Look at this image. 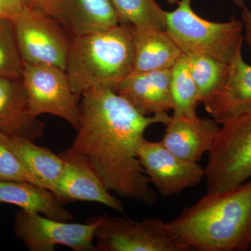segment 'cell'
I'll return each mask as SVG.
<instances>
[{
    "label": "cell",
    "mask_w": 251,
    "mask_h": 251,
    "mask_svg": "<svg viewBox=\"0 0 251 251\" xmlns=\"http://www.w3.org/2000/svg\"><path fill=\"white\" fill-rule=\"evenodd\" d=\"M120 24L133 27L166 28L167 11L156 0H110Z\"/></svg>",
    "instance_id": "44dd1931"
},
{
    "label": "cell",
    "mask_w": 251,
    "mask_h": 251,
    "mask_svg": "<svg viewBox=\"0 0 251 251\" xmlns=\"http://www.w3.org/2000/svg\"><path fill=\"white\" fill-rule=\"evenodd\" d=\"M29 4L31 6L34 8H38L40 6L41 4H44L46 0H27Z\"/></svg>",
    "instance_id": "4316f807"
},
{
    "label": "cell",
    "mask_w": 251,
    "mask_h": 251,
    "mask_svg": "<svg viewBox=\"0 0 251 251\" xmlns=\"http://www.w3.org/2000/svg\"><path fill=\"white\" fill-rule=\"evenodd\" d=\"M59 155L65 161V168L52 193L63 204L75 201L97 202L126 215L121 201L107 189L85 156L68 150Z\"/></svg>",
    "instance_id": "8fae6325"
},
{
    "label": "cell",
    "mask_w": 251,
    "mask_h": 251,
    "mask_svg": "<svg viewBox=\"0 0 251 251\" xmlns=\"http://www.w3.org/2000/svg\"><path fill=\"white\" fill-rule=\"evenodd\" d=\"M98 251H188L168 223L158 218L140 222L121 216H100L95 232Z\"/></svg>",
    "instance_id": "52a82bcc"
},
{
    "label": "cell",
    "mask_w": 251,
    "mask_h": 251,
    "mask_svg": "<svg viewBox=\"0 0 251 251\" xmlns=\"http://www.w3.org/2000/svg\"><path fill=\"white\" fill-rule=\"evenodd\" d=\"M133 27L119 24L108 30L72 38L65 72L77 98L99 87L113 90L133 68Z\"/></svg>",
    "instance_id": "3957f363"
},
{
    "label": "cell",
    "mask_w": 251,
    "mask_h": 251,
    "mask_svg": "<svg viewBox=\"0 0 251 251\" xmlns=\"http://www.w3.org/2000/svg\"><path fill=\"white\" fill-rule=\"evenodd\" d=\"M232 2L234 3V4H237V6H240V7H242L244 5V1L245 0H230Z\"/></svg>",
    "instance_id": "83f0119b"
},
{
    "label": "cell",
    "mask_w": 251,
    "mask_h": 251,
    "mask_svg": "<svg viewBox=\"0 0 251 251\" xmlns=\"http://www.w3.org/2000/svg\"><path fill=\"white\" fill-rule=\"evenodd\" d=\"M166 31L182 53L204 55L229 64L244 41V25L232 17L224 23L211 22L193 11L191 0H180L167 11Z\"/></svg>",
    "instance_id": "277c9868"
},
{
    "label": "cell",
    "mask_w": 251,
    "mask_h": 251,
    "mask_svg": "<svg viewBox=\"0 0 251 251\" xmlns=\"http://www.w3.org/2000/svg\"><path fill=\"white\" fill-rule=\"evenodd\" d=\"M45 131V125L33 116L22 78L0 77V132L34 140Z\"/></svg>",
    "instance_id": "2e32d148"
},
{
    "label": "cell",
    "mask_w": 251,
    "mask_h": 251,
    "mask_svg": "<svg viewBox=\"0 0 251 251\" xmlns=\"http://www.w3.org/2000/svg\"><path fill=\"white\" fill-rule=\"evenodd\" d=\"M172 69L130 73L113 89L144 116L173 110Z\"/></svg>",
    "instance_id": "4fadbf2b"
},
{
    "label": "cell",
    "mask_w": 251,
    "mask_h": 251,
    "mask_svg": "<svg viewBox=\"0 0 251 251\" xmlns=\"http://www.w3.org/2000/svg\"><path fill=\"white\" fill-rule=\"evenodd\" d=\"M168 225L189 251H251V179L228 189L207 192Z\"/></svg>",
    "instance_id": "7a4b0ae2"
},
{
    "label": "cell",
    "mask_w": 251,
    "mask_h": 251,
    "mask_svg": "<svg viewBox=\"0 0 251 251\" xmlns=\"http://www.w3.org/2000/svg\"><path fill=\"white\" fill-rule=\"evenodd\" d=\"M204 105L219 125L251 110V66L243 59L242 48L229 63L222 85Z\"/></svg>",
    "instance_id": "9a60e30c"
},
{
    "label": "cell",
    "mask_w": 251,
    "mask_h": 251,
    "mask_svg": "<svg viewBox=\"0 0 251 251\" xmlns=\"http://www.w3.org/2000/svg\"><path fill=\"white\" fill-rule=\"evenodd\" d=\"M36 9L56 20L72 38L108 30L120 24L110 0H46Z\"/></svg>",
    "instance_id": "7c38bea8"
},
{
    "label": "cell",
    "mask_w": 251,
    "mask_h": 251,
    "mask_svg": "<svg viewBox=\"0 0 251 251\" xmlns=\"http://www.w3.org/2000/svg\"><path fill=\"white\" fill-rule=\"evenodd\" d=\"M241 13V21L244 25V39L251 50V11L244 5Z\"/></svg>",
    "instance_id": "484cf974"
},
{
    "label": "cell",
    "mask_w": 251,
    "mask_h": 251,
    "mask_svg": "<svg viewBox=\"0 0 251 251\" xmlns=\"http://www.w3.org/2000/svg\"><path fill=\"white\" fill-rule=\"evenodd\" d=\"M187 56L200 101L204 104L222 85L227 75L228 64L208 56Z\"/></svg>",
    "instance_id": "7402d4cb"
},
{
    "label": "cell",
    "mask_w": 251,
    "mask_h": 251,
    "mask_svg": "<svg viewBox=\"0 0 251 251\" xmlns=\"http://www.w3.org/2000/svg\"><path fill=\"white\" fill-rule=\"evenodd\" d=\"M219 125L213 118L173 115L161 142L180 158L198 163L212 148L221 128Z\"/></svg>",
    "instance_id": "5bb4252c"
},
{
    "label": "cell",
    "mask_w": 251,
    "mask_h": 251,
    "mask_svg": "<svg viewBox=\"0 0 251 251\" xmlns=\"http://www.w3.org/2000/svg\"><path fill=\"white\" fill-rule=\"evenodd\" d=\"M133 51L130 73L172 69L183 54L166 30L152 27H133Z\"/></svg>",
    "instance_id": "e0dca14e"
},
{
    "label": "cell",
    "mask_w": 251,
    "mask_h": 251,
    "mask_svg": "<svg viewBox=\"0 0 251 251\" xmlns=\"http://www.w3.org/2000/svg\"><path fill=\"white\" fill-rule=\"evenodd\" d=\"M23 69L12 21L0 19V77L22 78Z\"/></svg>",
    "instance_id": "603a6c76"
},
{
    "label": "cell",
    "mask_w": 251,
    "mask_h": 251,
    "mask_svg": "<svg viewBox=\"0 0 251 251\" xmlns=\"http://www.w3.org/2000/svg\"><path fill=\"white\" fill-rule=\"evenodd\" d=\"M171 93L173 99V115L193 117L197 115L200 101L189 59L183 53L172 68Z\"/></svg>",
    "instance_id": "ffe728a7"
},
{
    "label": "cell",
    "mask_w": 251,
    "mask_h": 251,
    "mask_svg": "<svg viewBox=\"0 0 251 251\" xmlns=\"http://www.w3.org/2000/svg\"><path fill=\"white\" fill-rule=\"evenodd\" d=\"M100 216L87 224L69 223L49 219L41 214L21 211L16 214L15 232L31 251H53L57 245L74 251H93L96 229Z\"/></svg>",
    "instance_id": "9c48e42d"
},
{
    "label": "cell",
    "mask_w": 251,
    "mask_h": 251,
    "mask_svg": "<svg viewBox=\"0 0 251 251\" xmlns=\"http://www.w3.org/2000/svg\"><path fill=\"white\" fill-rule=\"evenodd\" d=\"M27 181L39 186L15 153L9 135L0 132V181Z\"/></svg>",
    "instance_id": "cb8c5ba5"
},
{
    "label": "cell",
    "mask_w": 251,
    "mask_h": 251,
    "mask_svg": "<svg viewBox=\"0 0 251 251\" xmlns=\"http://www.w3.org/2000/svg\"><path fill=\"white\" fill-rule=\"evenodd\" d=\"M22 80L33 116L50 114L77 129L80 120L79 99L73 92L65 70L24 63Z\"/></svg>",
    "instance_id": "ba28073f"
},
{
    "label": "cell",
    "mask_w": 251,
    "mask_h": 251,
    "mask_svg": "<svg viewBox=\"0 0 251 251\" xmlns=\"http://www.w3.org/2000/svg\"></svg>",
    "instance_id": "f1b7e54d"
},
{
    "label": "cell",
    "mask_w": 251,
    "mask_h": 251,
    "mask_svg": "<svg viewBox=\"0 0 251 251\" xmlns=\"http://www.w3.org/2000/svg\"><path fill=\"white\" fill-rule=\"evenodd\" d=\"M11 147L23 167L41 187L52 192L62 177L65 161L49 149L38 146L32 140L10 136Z\"/></svg>",
    "instance_id": "d6986e66"
},
{
    "label": "cell",
    "mask_w": 251,
    "mask_h": 251,
    "mask_svg": "<svg viewBox=\"0 0 251 251\" xmlns=\"http://www.w3.org/2000/svg\"><path fill=\"white\" fill-rule=\"evenodd\" d=\"M81 98L80 125L68 150L85 156L108 191L153 205L156 193L138 151L148 127L166 125L171 116L167 112L144 116L108 87L92 89Z\"/></svg>",
    "instance_id": "6da1fadb"
},
{
    "label": "cell",
    "mask_w": 251,
    "mask_h": 251,
    "mask_svg": "<svg viewBox=\"0 0 251 251\" xmlns=\"http://www.w3.org/2000/svg\"><path fill=\"white\" fill-rule=\"evenodd\" d=\"M29 6L27 0H0V19L13 21Z\"/></svg>",
    "instance_id": "d4e9b609"
},
{
    "label": "cell",
    "mask_w": 251,
    "mask_h": 251,
    "mask_svg": "<svg viewBox=\"0 0 251 251\" xmlns=\"http://www.w3.org/2000/svg\"><path fill=\"white\" fill-rule=\"evenodd\" d=\"M11 21L24 63L65 70L72 37L56 20L29 6Z\"/></svg>",
    "instance_id": "8992f818"
},
{
    "label": "cell",
    "mask_w": 251,
    "mask_h": 251,
    "mask_svg": "<svg viewBox=\"0 0 251 251\" xmlns=\"http://www.w3.org/2000/svg\"><path fill=\"white\" fill-rule=\"evenodd\" d=\"M208 153L207 192L228 189L251 179V109L222 124Z\"/></svg>",
    "instance_id": "5b68a950"
},
{
    "label": "cell",
    "mask_w": 251,
    "mask_h": 251,
    "mask_svg": "<svg viewBox=\"0 0 251 251\" xmlns=\"http://www.w3.org/2000/svg\"><path fill=\"white\" fill-rule=\"evenodd\" d=\"M0 202L14 204L23 211L57 221L74 219V215L53 193L27 181H0Z\"/></svg>",
    "instance_id": "ac0fdd59"
},
{
    "label": "cell",
    "mask_w": 251,
    "mask_h": 251,
    "mask_svg": "<svg viewBox=\"0 0 251 251\" xmlns=\"http://www.w3.org/2000/svg\"><path fill=\"white\" fill-rule=\"evenodd\" d=\"M144 172L158 193L164 198L198 186L204 169L197 162L186 161L168 150L161 142L143 140L138 151Z\"/></svg>",
    "instance_id": "30bf717a"
}]
</instances>
